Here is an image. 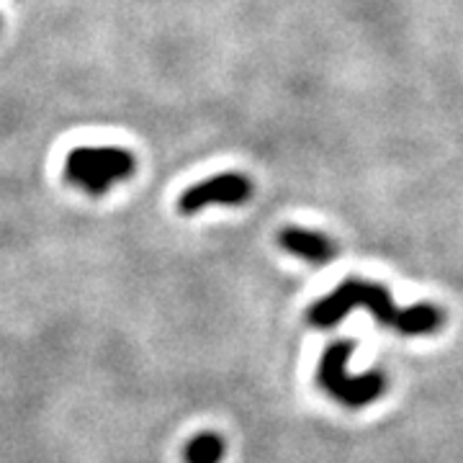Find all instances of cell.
<instances>
[{
	"mask_svg": "<svg viewBox=\"0 0 463 463\" xmlns=\"http://www.w3.org/2000/svg\"><path fill=\"white\" fill-rule=\"evenodd\" d=\"M224 453H227V443H224L222 435L201 432L185 446L183 458H185V463H222Z\"/></svg>",
	"mask_w": 463,
	"mask_h": 463,
	"instance_id": "8992f818",
	"label": "cell"
},
{
	"mask_svg": "<svg viewBox=\"0 0 463 463\" xmlns=\"http://www.w3.org/2000/svg\"><path fill=\"white\" fill-rule=\"evenodd\" d=\"M355 307H364L379 325L399 332V335H407V337L435 335L446 322V315L440 307H435V304L397 307V301L392 298L386 286L364 281V279H345L332 294L312 304L307 312V322L319 330H330L335 325H340Z\"/></svg>",
	"mask_w": 463,
	"mask_h": 463,
	"instance_id": "6da1fadb",
	"label": "cell"
},
{
	"mask_svg": "<svg viewBox=\"0 0 463 463\" xmlns=\"http://www.w3.org/2000/svg\"><path fill=\"white\" fill-rule=\"evenodd\" d=\"M279 245L312 265H325L337 258V242L332 237L304 227H283L279 232Z\"/></svg>",
	"mask_w": 463,
	"mask_h": 463,
	"instance_id": "5b68a950",
	"label": "cell"
},
{
	"mask_svg": "<svg viewBox=\"0 0 463 463\" xmlns=\"http://www.w3.org/2000/svg\"><path fill=\"white\" fill-rule=\"evenodd\" d=\"M137 157L124 147H75L65 157V178L88 196H103L114 183L129 181Z\"/></svg>",
	"mask_w": 463,
	"mask_h": 463,
	"instance_id": "3957f363",
	"label": "cell"
},
{
	"mask_svg": "<svg viewBox=\"0 0 463 463\" xmlns=\"http://www.w3.org/2000/svg\"><path fill=\"white\" fill-rule=\"evenodd\" d=\"M255 194V185L242 173H219L206 181L194 183L185 188L178 199V212L183 216H194L206 206H242Z\"/></svg>",
	"mask_w": 463,
	"mask_h": 463,
	"instance_id": "277c9868",
	"label": "cell"
},
{
	"mask_svg": "<svg viewBox=\"0 0 463 463\" xmlns=\"http://www.w3.org/2000/svg\"><path fill=\"white\" fill-rule=\"evenodd\" d=\"M353 353H355L353 340L330 343L322 353V361L317 368V381L335 402L345 404L350 410H361L365 404H373L386 392V376L381 371H371L364 376H350L347 365H350Z\"/></svg>",
	"mask_w": 463,
	"mask_h": 463,
	"instance_id": "7a4b0ae2",
	"label": "cell"
}]
</instances>
